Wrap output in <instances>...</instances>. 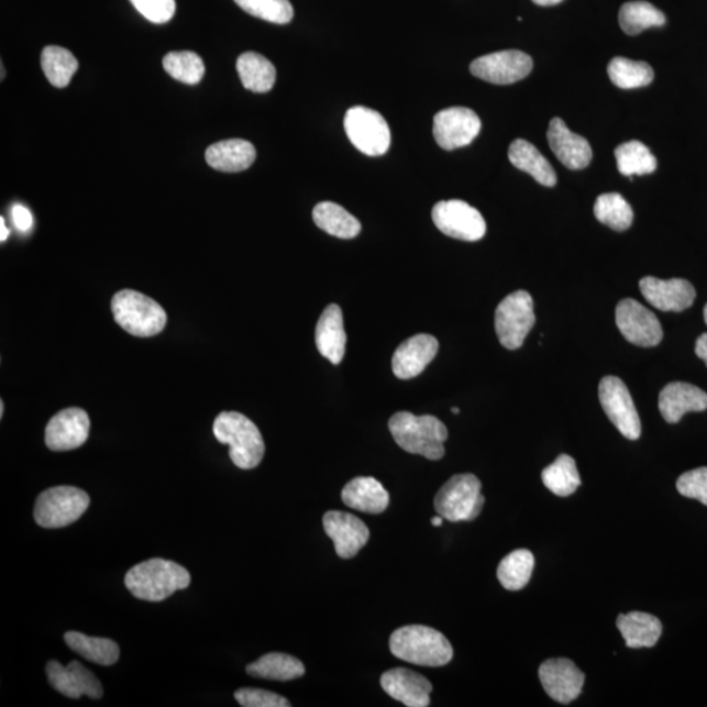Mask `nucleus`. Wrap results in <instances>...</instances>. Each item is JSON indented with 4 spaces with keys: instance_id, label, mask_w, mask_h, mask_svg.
<instances>
[{
    "instance_id": "f257e3e1",
    "label": "nucleus",
    "mask_w": 707,
    "mask_h": 707,
    "mask_svg": "<svg viewBox=\"0 0 707 707\" xmlns=\"http://www.w3.org/2000/svg\"><path fill=\"white\" fill-rule=\"evenodd\" d=\"M388 428L395 442L404 451L426 459L441 460L444 456V443L449 439L445 424L434 416H415L400 411L390 418Z\"/></svg>"
},
{
    "instance_id": "f03ea898",
    "label": "nucleus",
    "mask_w": 707,
    "mask_h": 707,
    "mask_svg": "<svg viewBox=\"0 0 707 707\" xmlns=\"http://www.w3.org/2000/svg\"><path fill=\"white\" fill-rule=\"evenodd\" d=\"M389 649L401 661L421 667H443L453 658V649L448 638L441 631L423 625H409L394 631Z\"/></svg>"
},
{
    "instance_id": "7ed1b4c3",
    "label": "nucleus",
    "mask_w": 707,
    "mask_h": 707,
    "mask_svg": "<svg viewBox=\"0 0 707 707\" xmlns=\"http://www.w3.org/2000/svg\"><path fill=\"white\" fill-rule=\"evenodd\" d=\"M190 585L187 568L176 562L153 559L129 570L125 586L136 599L163 601Z\"/></svg>"
},
{
    "instance_id": "20e7f679",
    "label": "nucleus",
    "mask_w": 707,
    "mask_h": 707,
    "mask_svg": "<svg viewBox=\"0 0 707 707\" xmlns=\"http://www.w3.org/2000/svg\"><path fill=\"white\" fill-rule=\"evenodd\" d=\"M212 431L219 443L230 445V457L237 468L255 470L263 462L264 439L248 417L237 411H223L216 418Z\"/></svg>"
},
{
    "instance_id": "39448f33",
    "label": "nucleus",
    "mask_w": 707,
    "mask_h": 707,
    "mask_svg": "<svg viewBox=\"0 0 707 707\" xmlns=\"http://www.w3.org/2000/svg\"><path fill=\"white\" fill-rule=\"evenodd\" d=\"M117 324L135 338H153L167 325V313L154 299L134 290H122L112 299Z\"/></svg>"
},
{
    "instance_id": "423d86ee",
    "label": "nucleus",
    "mask_w": 707,
    "mask_h": 707,
    "mask_svg": "<svg viewBox=\"0 0 707 707\" xmlns=\"http://www.w3.org/2000/svg\"><path fill=\"white\" fill-rule=\"evenodd\" d=\"M484 504L482 482L471 473L451 477L434 499L437 513L451 523L475 520L482 513Z\"/></svg>"
},
{
    "instance_id": "0eeeda50",
    "label": "nucleus",
    "mask_w": 707,
    "mask_h": 707,
    "mask_svg": "<svg viewBox=\"0 0 707 707\" xmlns=\"http://www.w3.org/2000/svg\"><path fill=\"white\" fill-rule=\"evenodd\" d=\"M88 494L74 486H57L40 494L34 506V520L40 527L64 528L84 517L89 507Z\"/></svg>"
},
{
    "instance_id": "6e6552de",
    "label": "nucleus",
    "mask_w": 707,
    "mask_h": 707,
    "mask_svg": "<svg viewBox=\"0 0 707 707\" xmlns=\"http://www.w3.org/2000/svg\"><path fill=\"white\" fill-rule=\"evenodd\" d=\"M534 307L530 294L515 291L500 301L496 311V332L502 346L517 350L534 327Z\"/></svg>"
},
{
    "instance_id": "1a4fd4ad",
    "label": "nucleus",
    "mask_w": 707,
    "mask_h": 707,
    "mask_svg": "<svg viewBox=\"0 0 707 707\" xmlns=\"http://www.w3.org/2000/svg\"><path fill=\"white\" fill-rule=\"evenodd\" d=\"M343 125L350 142L361 153L368 156H382L387 153L390 146V130L379 112L366 107L350 108Z\"/></svg>"
},
{
    "instance_id": "9d476101",
    "label": "nucleus",
    "mask_w": 707,
    "mask_h": 707,
    "mask_svg": "<svg viewBox=\"0 0 707 707\" xmlns=\"http://www.w3.org/2000/svg\"><path fill=\"white\" fill-rule=\"evenodd\" d=\"M432 222L444 235L463 242H478L486 233L482 212L460 199L438 202L432 209Z\"/></svg>"
},
{
    "instance_id": "9b49d317",
    "label": "nucleus",
    "mask_w": 707,
    "mask_h": 707,
    "mask_svg": "<svg viewBox=\"0 0 707 707\" xmlns=\"http://www.w3.org/2000/svg\"><path fill=\"white\" fill-rule=\"evenodd\" d=\"M600 404L610 422L630 441L641 437L642 426L633 398L623 382L616 376H606L599 386Z\"/></svg>"
},
{
    "instance_id": "f8f14e48",
    "label": "nucleus",
    "mask_w": 707,
    "mask_h": 707,
    "mask_svg": "<svg viewBox=\"0 0 707 707\" xmlns=\"http://www.w3.org/2000/svg\"><path fill=\"white\" fill-rule=\"evenodd\" d=\"M616 324L625 340L641 347H654L663 340L656 316L634 299H623L616 307Z\"/></svg>"
},
{
    "instance_id": "ddd939ff",
    "label": "nucleus",
    "mask_w": 707,
    "mask_h": 707,
    "mask_svg": "<svg viewBox=\"0 0 707 707\" xmlns=\"http://www.w3.org/2000/svg\"><path fill=\"white\" fill-rule=\"evenodd\" d=\"M533 60L528 54L519 51H505L487 54L472 62L471 73L476 78L493 85L506 86L517 84L531 74Z\"/></svg>"
},
{
    "instance_id": "4468645a",
    "label": "nucleus",
    "mask_w": 707,
    "mask_h": 707,
    "mask_svg": "<svg viewBox=\"0 0 707 707\" xmlns=\"http://www.w3.org/2000/svg\"><path fill=\"white\" fill-rule=\"evenodd\" d=\"M482 132V120L470 108L443 109L434 117V139L443 150L468 146Z\"/></svg>"
},
{
    "instance_id": "2eb2a0df",
    "label": "nucleus",
    "mask_w": 707,
    "mask_h": 707,
    "mask_svg": "<svg viewBox=\"0 0 707 707\" xmlns=\"http://www.w3.org/2000/svg\"><path fill=\"white\" fill-rule=\"evenodd\" d=\"M539 677L548 696L567 705L581 696L586 676L566 658L548 659L540 665Z\"/></svg>"
},
{
    "instance_id": "dca6fc26",
    "label": "nucleus",
    "mask_w": 707,
    "mask_h": 707,
    "mask_svg": "<svg viewBox=\"0 0 707 707\" xmlns=\"http://www.w3.org/2000/svg\"><path fill=\"white\" fill-rule=\"evenodd\" d=\"M91 421L87 411L68 408L54 416L45 430V443L52 451H73L87 442Z\"/></svg>"
},
{
    "instance_id": "f3484780",
    "label": "nucleus",
    "mask_w": 707,
    "mask_h": 707,
    "mask_svg": "<svg viewBox=\"0 0 707 707\" xmlns=\"http://www.w3.org/2000/svg\"><path fill=\"white\" fill-rule=\"evenodd\" d=\"M325 533L334 542L340 559L355 557L369 540V530L355 515L342 511H328L322 518Z\"/></svg>"
},
{
    "instance_id": "a211bd4d",
    "label": "nucleus",
    "mask_w": 707,
    "mask_h": 707,
    "mask_svg": "<svg viewBox=\"0 0 707 707\" xmlns=\"http://www.w3.org/2000/svg\"><path fill=\"white\" fill-rule=\"evenodd\" d=\"M46 675L53 688L68 698L88 696L99 699L104 693L100 680L79 662L74 661L65 667L59 662L52 661L46 665Z\"/></svg>"
},
{
    "instance_id": "6ab92c4d",
    "label": "nucleus",
    "mask_w": 707,
    "mask_h": 707,
    "mask_svg": "<svg viewBox=\"0 0 707 707\" xmlns=\"http://www.w3.org/2000/svg\"><path fill=\"white\" fill-rule=\"evenodd\" d=\"M641 292L652 307L663 312H683L695 303V287L686 279L663 280L644 277L640 283Z\"/></svg>"
},
{
    "instance_id": "aec40b11",
    "label": "nucleus",
    "mask_w": 707,
    "mask_h": 707,
    "mask_svg": "<svg viewBox=\"0 0 707 707\" xmlns=\"http://www.w3.org/2000/svg\"><path fill=\"white\" fill-rule=\"evenodd\" d=\"M438 350L439 342L434 335H413L397 347L393 358L394 374L398 379H413L435 358Z\"/></svg>"
},
{
    "instance_id": "412c9836",
    "label": "nucleus",
    "mask_w": 707,
    "mask_h": 707,
    "mask_svg": "<svg viewBox=\"0 0 707 707\" xmlns=\"http://www.w3.org/2000/svg\"><path fill=\"white\" fill-rule=\"evenodd\" d=\"M546 139L559 161L568 169H585L593 161V148L583 136L570 132L566 123L555 117L549 125Z\"/></svg>"
},
{
    "instance_id": "4be33fe9",
    "label": "nucleus",
    "mask_w": 707,
    "mask_h": 707,
    "mask_svg": "<svg viewBox=\"0 0 707 707\" xmlns=\"http://www.w3.org/2000/svg\"><path fill=\"white\" fill-rule=\"evenodd\" d=\"M382 688L389 697L408 707H428L432 685L428 678L415 671L394 669L383 674Z\"/></svg>"
},
{
    "instance_id": "5701e85b",
    "label": "nucleus",
    "mask_w": 707,
    "mask_h": 707,
    "mask_svg": "<svg viewBox=\"0 0 707 707\" xmlns=\"http://www.w3.org/2000/svg\"><path fill=\"white\" fill-rule=\"evenodd\" d=\"M707 409V394L702 388L689 383H670L659 395V410L669 423L682 421L689 411Z\"/></svg>"
},
{
    "instance_id": "b1692460",
    "label": "nucleus",
    "mask_w": 707,
    "mask_h": 707,
    "mask_svg": "<svg viewBox=\"0 0 707 707\" xmlns=\"http://www.w3.org/2000/svg\"><path fill=\"white\" fill-rule=\"evenodd\" d=\"M314 340L319 353L333 365H340L346 350V333L340 306H328L321 313Z\"/></svg>"
},
{
    "instance_id": "393cba45",
    "label": "nucleus",
    "mask_w": 707,
    "mask_h": 707,
    "mask_svg": "<svg viewBox=\"0 0 707 707\" xmlns=\"http://www.w3.org/2000/svg\"><path fill=\"white\" fill-rule=\"evenodd\" d=\"M341 498L350 509L374 515L386 511L389 505L388 491L374 477L352 479L343 487Z\"/></svg>"
},
{
    "instance_id": "a878e982",
    "label": "nucleus",
    "mask_w": 707,
    "mask_h": 707,
    "mask_svg": "<svg viewBox=\"0 0 707 707\" xmlns=\"http://www.w3.org/2000/svg\"><path fill=\"white\" fill-rule=\"evenodd\" d=\"M256 156L255 146L243 140L218 142L206 151V162L209 166L227 174L248 169L255 163Z\"/></svg>"
},
{
    "instance_id": "bb28decb",
    "label": "nucleus",
    "mask_w": 707,
    "mask_h": 707,
    "mask_svg": "<svg viewBox=\"0 0 707 707\" xmlns=\"http://www.w3.org/2000/svg\"><path fill=\"white\" fill-rule=\"evenodd\" d=\"M616 623L630 649L654 648L663 631L655 616L643 612L619 615Z\"/></svg>"
},
{
    "instance_id": "cd10ccee",
    "label": "nucleus",
    "mask_w": 707,
    "mask_h": 707,
    "mask_svg": "<svg viewBox=\"0 0 707 707\" xmlns=\"http://www.w3.org/2000/svg\"><path fill=\"white\" fill-rule=\"evenodd\" d=\"M509 159L513 167L527 172L534 180L544 187L552 188L557 184L555 172L540 151L530 142L517 140L509 148Z\"/></svg>"
},
{
    "instance_id": "c85d7f7f",
    "label": "nucleus",
    "mask_w": 707,
    "mask_h": 707,
    "mask_svg": "<svg viewBox=\"0 0 707 707\" xmlns=\"http://www.w3.org/2000/svg\"><path fill=\"white\" fill-rule=\"evenodd\" d=\"M313 222L320 230L339 239H354L360 235L362 230L358 219L334 202L316 205Z\"/></svg>"
},
{
    "instance_id": "c756f323",
    "label": "nucleus",
    "mask_w": 707,
    "mask_h": 707,
    "mask_svg": "<svg viewBox=\"0 0 707 707\" xmlns=\"http://www.w3.org/2000/svg\"><path fill=\"white\" fill-rule=\"evenodd\" d=\"M240 80L252 92H269L276 84L277 71L272 62L258 53H244L236 64Z\"/></svg>"
},
{
    "instance_id": "7c9ffc66",
    "label": "nucleus",
    "mask_w": 707,
    "mask_h": 707,
    "mask_svg": "<svg viewBox=\"0 0 707 707\" xmlns=\"http://www.w3.org/2000/svg\"><path fill=\"white\" fill-rule=\"evenodd\" d=\"M246 674L257 677L274 680V682H290V680L305 676V664L299 659L280 652H270L246 667Z\"/></svg>"
},
{
    "instance_id": "2f4dec72",
    "label": "nucleus",
    "mask_w": 707,
    "mask_h": 707,
    "mask_svg": "<svg viewBox=\"0 0 707 707\" xmlns=\"http://www.w3.org/2000/svg\"><path fill=\"white\" fill-rule=\"evenodd\" d=\"M65 642L68 648L87 661L106 665V667L115 664L120 658L119 644L108 638H95L78 633V631H67Z\"/></svg>"
},
{
    "instance_id": "473e14b6",
    "label": "nucleus",
    "mask_w": 707,
    "mask_h": 707,
    "mask_svg": "<svg viewBox=\"0 0 707 707\" xmlns=\"http://www.w3.org/2000/svg\"><path fill=\"white\" fill-rule=\"evenodd\" d=\"M533 568V554L527 549H518L500 561L497 575L506 589L519 592L530 583Z\"/></svg>"
},
{
    "instance_id": "72a5a7b5",
    "label": "nucleus",
    "mask_w": 707,
    "mask_h": 707,
    "mask_svg": "<svg viewBox=\"0 0 707 707\" xmlns=\"http://www.w3.org/2000/svg\"><path fill=\"white\" fill-rule=\"evenodd\" d=\"M542 483L555 496H572L581 486V476L576 470L575 460L568 455H560L555 462L541 473Z\"/></svg>"
},
{
    "instance_id": "f704fd0d",
    "label": "nucleus",
    "mask_w": 707,
    "mask_h": 707,
    "mask_svg": "<svg viewBox=\"0 0 707 707\" xmlns=\"http://www.w3.org/2000/svg\"><path fill=\"white\" fill-rule=\"evenodd\" d=\"M41 66L51 85L65 88L70 85L74 74L78 71V59L71 52L60 46H46L41 54Z\"/></svg>"
},
{
    "instance_id": "c9c22d12",
    "label": "nucleus",
    "mask_w": 707,
    "mask_h": 707,
    "mask_svg": "<svg viewBox=\"0 0 707 707\" xmlns=\"http://www.w3.org/2000/svg\"><path fill=\"white\" fill-rule=\"evenodd\" d=\"M617 168L623 176H642L652 174L658 167L656 157L640 141L621 144L615 151Z\"/></svg>"
},
{
    "instance_id": "e433bc0d",
    "label": "nucleus",
    "mask_w": 707,
    "mask_h": 707,
    "mask_svg": "<svg viewBox=\"0 0 707 707\" xmlns=\"http://www.w3.org/2000/svg\"><path fill=\"white\" fill-rule=\"evenodd\" d=\"M619 22L625 33L637 36L652 26L664 25L665 16L651 3L640 0V2H629L621 7Z\"/></svg>"
},
{
    "instance_id": "4c0bfd02",
    "label": "nucleus",
    "mask_w": 707,
    "mask_h": 707,
    "mask_svg": "<svg viewBox=\"0 0 707 707\" xmlns=\"http://www.w3.org/2000/svg\"><path fill=\"white\" fill-rule=\"evenodd\" d=\"M608 75L612 84L622 89L647 87L654 80V70L647 62H636L623 57L610 60Z\"/></svg>"
},
{
    "instance_id": "58836bf2",
    "label": "nucleus",
    "mask_w": 707,
    "mask_h": 707,
    "mask_svg": "<svg viewBox=\"0 0 707 707\" xmlns=\"http://www.w3.org/2000/svg\"><path fill=\"white\" fill-rule=\"evenodd\" d=\"M597 221L615 231H627L633 223V210L619 194H606L596 199L594 208Z\"/></svg>"
},
{
    "instance_id": "ea45409f",
    "label": "nucleus",
    "mask_w": 707,
    "mask_h": 707,
    "mask_svg": "<svg viewBox=\"0 0 707 707\" xmlns=\"http://www.w3.org/2000/svg\"><path fill=\"white\" fill-rule=\"evenodd\" d=\"M163 67L172 78L190 86L199 84L206 73L202 58L194 52L169 53L163 58Z\"/></svg>"
},
{
    "instance_id": "a19ab883",
    "label": "nucleus",
    "mask_w": 707,
    "mask_h": 707,
    "mask_svg": "<svg viewBox=\"0 0 707 707\" xmlns=\"http://www.w3.org/2000/svg\"><path fill=\"white\" fill-rule=\"evenodd\" d=\"M250 15L274 24H288L294 18L290 0H235Z\"/></svg>"
},
{
    "instance_id": "79ce46f5",
    "label": "nucleus",
    "mask_w": 707,
    "mask_h": 707,
    "mask_svg": "<svg viewBox=\"0 0 707 707\" xmlns=\"http://www.w3.org/2000/svg\"><path fill=\"white\" fill-rule=\"evenodd\" d=\"M680 494L686 498L697 499L707 506V468H697L684 473L676 483Z\"/></svg>"
},
{
    "instance_id": "37998d69",
    "label": "nucleus",
    "mask_w": 707,
    "mask_h": 707,
    "mask_svg": "<svg viewBox=\"0 0 707 707\" xmlns=\"http://www.w3.org/2000/svg\"><path fill=\"white\" fill-rule=\"evenodd\" d=\"M135 10L155 24H166L175 16V0H130Z\"/></svg>"
},
{
    "instance_id": "c03bdc74",
    "label": "nucleus",
    "mask_w": 707,
    "mask_h": 707,
    "mask_svg": "<svg viewBox=\"0 0 707 707\" xmlns=\"http://www.w3.org/2000/svg\"><path fill=\"white\" fill-rule=\"evenodd\" d=\"M235 698L240 706L244 707H290L291 703L287 698L277 695V693L256 689L243 688L235 692Z\"/></svg>"
},
{
    "instance_id": "a18cd8bd",
    "label": "nucleus",
    "mask_w": 707,
    "mask_h": 707,
    "mask_svg": "<svg viewBox=\"0 0 707 707\" xmlns=\"http://www.w3.org/2000/svg\"><path fill=\"white\" fill-rule=\"evenodd\" d=\"M12 221L20 232H29L33 225L31 211L23 205H15L12 209Z\"/></svg>"
},
{
    "instance_id": "49530a36",
    "label": "nucleus",
    "mask_w": 707,
    "mask_h": 707,
    "mask_svg": "<svg viewBox=\"0 0 707 707\" xmlns=\"http://www.w3.org/2000/svg\"><path fill=\"white\" fill-rule=\"evenodd\" d=\"M696 354L707 366V333L703 334L696 342Z\"/></svg>"
},
{
    "instance_id": "de8ad7c7",
    "label": "nucleus",
    "mask_w": 707,
    "mask_h": 707,
    "mask_svg": "<svg viewBox=\"0 0 707 707\" xmlns=\"http://www.w3.org/2000/svg\"><path fill=\"white\" fill-rule=\"evenodd\" d=\"M0 231H2V233H0V242L4 243L10 233L5 227L4 218H0Z\"/></svg>"
},
{
    "instance_id": "09e8293b",
    "label": "nucleus",
    "mask_w": 707,
    "mask_h": 707,
    "mask_svg": "<svg viewBox=\"0 0 707 707\" xmlns=\"http://www.w3.org/2000/svg\"><path fill=\"white\" fill-rule=\"evenodd\" d=\"M533 3L539 5H554L562 2V0H532Z\"/></svg>"
},
{
    "instance_id": "8fccbe9b",
    "label": "nucleus",
    "mask_w": 707,
    "mask_h": 707,
    "mask_svg": "<svg viewBox=\"0 0 707 707\" xmlns=\"http://www.w3.org/2000/svg\"><path fill=\"white\" fill-rule=\"evenodd\" d=\"M443 520L444 519L441 517V515H437V517L431 519V524L434 527H442Z\"/></svg>"
},
{
    "instance_id": "3c124183",
    "label": "nucleus",
    "mask_w": 707,
    "mask_h": 707,
    "mask_svg": "<svg viewBox=\"0 0 707 707\" xmlns=\"http://www.w3.org/2000/svg\"><path fill=\"white\" fill-rule=\"evenodd\" d=\"M3 415H4V404L2 401L0 402V417H3Z\"/></svg>"
},
{
    "instance_id": "603ef678",
    "label": "nucleus",
    "mask_w": 707,
    "mask_h": 707,
    "mask_svg": "<svg viewBox=\"0 0 707 707\" xmlns=\"http://www.w3.org/2000/svg\"><path fill=\"white\" fill-rule=\"evenodd\" d=\"M451 411H452L453 415H459L460 413L459 408H452Z\"/></svg>"
},
{
    "instance_id": "864d4df0",
    "label": "nucleus",
    "mask_w": 707,
    "mask_h": 707,
    "mask_svg": "<svg viewBox=\"0 0 707 707\" xmlns=\"http://www.w3.org/2000/svg\"><path fill=\"white\" fill-rule=\"evenodd\" d=\"M704 319H705V322H706V325H707V305H706L705 310H704Z\"/></svg>"
}]
</instances>
